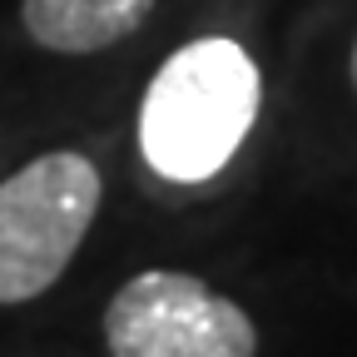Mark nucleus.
<instances>
[{
  "label": "nucleus",
  "mask_w": 357,
  "mask_h": 357,
  "mask_svg": "<svg viewBox=\"0 0 357 357\" xmlns=\"http://www.w3.org/2000/svg\"><path fill=\"white\" fill-rule=\"evenodd\" d=\"M263 79L238 40H189L144 89L139 149L144 164L174 184H204L238 154L258 119Z\"/></svg>",
  "instance_id": "1"
},
{
  "label": "nucleus",
  "mask_w": 357,
  "mask_h": 357,
  "mask_svg": "<svg viewBox=\"0 0 357 357\" xmlns=\"http://www.w3.org/2000/svg\"><path fill=\"white\" fill-rule=\"evenodd\" d=\"M100 213V169L75 149L40 154L0 184V303H30L70 268Z\"/></svg>",
  "instance_id": "2"
},
{
  "label": "nucleus",
  "mask_w": 357,
  "mask_h": 357,
  "mask_svg": "<svg viewBox=\"0 0 357 357\" xmlns=\"http://www.w3.org/2000/svg\"><path fill=\"white\" fill-rule=\"evenodd\" d=\"M105 342L109 357H253L258 328L204 278L149 268L109 298Z\"/></svg>",
  "instance_id": "3"
},
{
  "label": "nucleus",
  "mask_w": 357,
  "mask_h": 357,
  "mask_svg": "<svg viewBox=\"0 0 357 357\" xmlns=\"http://www.w3.org/2000/svg\"><path fill=\"white\" fill-rule=\"evenodd\" d=\"M154 10V0H25L20 20L35 45L55 55H95L129 40Z\"/></svg>",
  "instance_id": "4"
},
{
  "label": "nucleus",
  "mask_w": 357,
  "mask_h": 357,
  "mask_svg": "<svg viewBox=\"0 0 357 357\" xmlns=\"http://www.w3.org/2000/svg\"><path fill=\"white\" fill-rule=\"evenodd\" d=\"M352 84H357V45H352Z\"/></svg>",
  "instance_id": "5"
}]
</instances>
